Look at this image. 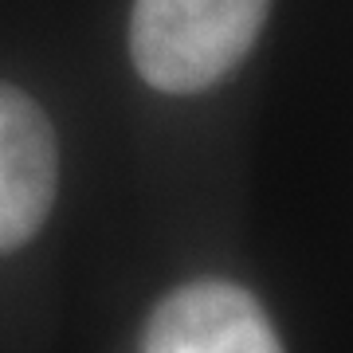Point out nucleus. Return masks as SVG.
Returning a JSON list of instances; mask_svg holds the SVG:
<instances>
[{
  "label": "nucleus",
  "instance_id": "obj_3",
  "mask_svg": "<svg viewBox=\"0 0 353 353\" xmlns=\"http://www.w3.org/2000/svg\"><path fill=\"white\" fill-rule=\"evenodd\" d=\"M59 150L48 114L0 83V252L36 236L55 204Z\"/></svg>",
  "mask_w": 353,
  "mask_h": 353
},
{
  "label": "nucleus",
  "instance_id": "obj_2",
  "mask_svg": "<svg viewBox=\"0 0 353 353\" xmlns=\"http://www.w3.org/2000/svg\"><path fill=\"white\" fill-rule=\"evenodd\" d=\"M141 353H283V345L263 306L243 287L201 279L157 303Z\"/></svg>",
  "mask_w": 353,
  "mask_h": 353
},
{
  "label": "nucleus",
  "instance_id": "obj_1",
  "mask_svg": "<svg viewBox=\"0 0 353 353\" xmlns=\"http://www.w3.org/2000/svg\"><path fill=\"white\" fill-rule=\"evenodd\" d=\"M267 12L271 0H134V67L165 94H196L243 63Z\"/></svg>",
  "mask_w": 353,
  "mask_h": 353
}]
</instances>
